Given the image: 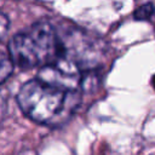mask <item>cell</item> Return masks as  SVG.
<instances>
[{
    "mask_svg": "<svg viewBox=\"0 0 155 155\" xmlns=\"http://www.w3.org/2000/svg\"><path fill=\"white\" fill-rule=\"evenodd\" d=\"M17 102L33 121L58 126L74 114L80 103V94L78 90L54 86L36 78L21 87Z\"/></svg>",
    "mask_w": 155,
    "mask_h": 155,
    "instance_id": "6da1fadb",
    "label": "cell"
},
{
    "mask_svg": "<svg viewBox=\"0 0 155 155\" xmlns=\"http://www.w3.org/2000/svg\"><path fill=\"white\" fill-rule=\"evenodd\" d=\"M8 53L12 63L22 69L41 68L62 58L63 45L57 28L42 21L16 34L8 42Z\"/></svg>",
    "mask_w": 155,
    "mask_h": 155,
    "instance_id": "7a4b0ae2",
    "label": "cell"
},
{
    "mask_svg": "<svg viewBox=\"0 0 155 155\" xmlns=\"http://www.w3.org/2000/svg\"><path fill=\"white\" fill-rule=\"evenodd\" d=\"M13 63L5 52L0 51V84H2L12 73Z\"/></svg>",
    "mask_w": 155,
    "mask_h": 155,
    "instance_id": "3957f363",
    "label": "cell"
},
{
    "mask_svg": "<svg viewBox=\"0 0 155 155\" xmlns=\"http://www.w3.org/2000/svg\"><path fill=\"white\" fill-rule=\"evenodd\" d=\"M154 13H155V6L151 2H147L142 6H139L134 11L133 17L137 21H148L154 16Z\"/></svg>",
    "mask_w": 155,
    "mask_h": 155,
    "instance_id": "277c9868",
    "label": "cell"
},
{
    "mask_svg": "<svg viewBox=\"0 0 155 155\" xmlns=\"http://www.w3.org/2000/svg\"><path fill=\"white\" fill-rule=\"evenodd\" d=\"M8 27H10V21L7 18V16L0 11V41L7 34Z\"/></svg>",
    "mask_w": 155,
    "mask_h": 155,
    "instance_id": "5b68a950",
    "label": "cell"
},
{
    "mask_svg": "<svg viewBox=\"0 0 155 155\" xmlns=\"http://www.w3.org/2000/svg\"><path fill=\"white\" fill-rule=\"evenodd\" d=\"M5 109H6V104H5L4 97L0 94V121H1V120H2V117H4V114H5Z\"/></svg>",
    "mask_w": 155,
    "mask_h": 155,
    "instance_id": "8992f818",
    "label": "cell"
},
{
    "mask_svg": "<svg viewBox=\"0 0 155 155\" xmlns=\"http://www.w3.org/2000/svg\"><path fill=\"white\" fill-rule=\"evenodd\" d=\"M151 82H153V86H154V88H155V75L153 76V80H151Z\"/></svg>",
    "mask_w": 155,
    "mask_h": 155,
    "instance_id": "52a82bcc",
    "label": "cell"
}]
</instances>
